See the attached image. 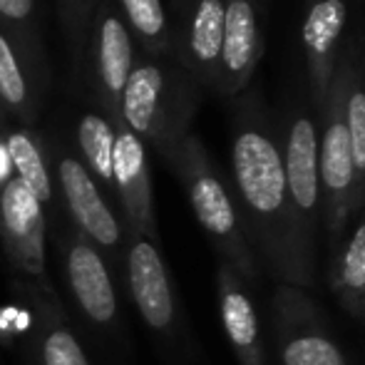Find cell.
<instances>
[{"label": "cell", "mask_w": 365, "mask_h": 365, "mask_svg": "<svg viewBox=\"0 0 365 365\" xmlns=\"http://www.w3.org/2000/svg\"><path fill=\"white\" fill-rule=\"evenodd\" d=\"M55 174H58L65 204H68L77 231L85 234L97 249L117 251L122 241V226L112 209L107 207L100 187L87 172L82 159L63 149L55 154Z\"/></svg>", "instance_id": "obj_12"}, {"label": "cell", "mask_w": 365, "mask_h": 365, "mask_svg": "<svg viewBox=\"0 0 365 365\" xmlns=\"http://www.w3.org/2000/svg\"><path fill=\"white\" fill-rule=\"evenodd\" d=\"M5 127H8L5 125V112H3V107H0V135L5 132Z\"/></svg>", "instance_id": "obj_27"}, {"label": "cell", "mask_w": 365, "mask_h": 365, "mask_svg": "<svg viewBox=\"0 0 365 365\" xmlns=\"http://www.w3.org/2000/svg\"><path fill=\"white\" fill-rule=\"evenodd\" d=\"M63 269L68 289L73 293L80 311L100 328H115L117 323V291L100 249L80 234L77 229L68 231L60 244Z\"/></svg>", "instance_id": "obj_8"}, {"label": "cell", "mask_w": 365, "mask_h": 365, "mask_svg": "<svg viewBox=\"0 0 365 365\" xmlns=\"http://www.w3.org/2000/svg\"><path fill=\"white\" fill-rule=\"evenodd\" d=\"M172 3H174V10L179 13V10H182V5H184V0H172Z\"/></svg>", "instance_id": "obj_28"}, {"label": "cell", "mask_w": 365, "mask_h": 365, "mask_svg": "<svg viewBox=\"0 0 365 365\" xmlns=\"http://www.w3.org/2000/svg\"><path fill=\"white\" fill-rule=\"evenodd\" d=\"M226 0H184L179 10V38L174 48L184 65V73L194 82L217 87L221 43H224Z\"/></svg>", "instance_id": "obj_11"}, {"label": "cell", "mask_w": 365, "mask_h": 365, "mask_svg": "<svg viewBox=\"0 0 365 365\" xmlns=\"http://www.w3.org/2000/svg\"><path fill=\"white\" fill-rule=\"evenodd\" d=\"M130 28L122 20V13L112 0H100L90 20V68L92 87L102 115L112 127L125 125L120 115L122 92L135 68V43Z\"/></svg>", "instance_id": "obj_5"}, {"label": "cell", "mask_w": 365, "mask_h": 365, "mask_svg": "<svg viewBox=\"0 0 365 365\" xmlns=\"http://www.w3.org/2000/svg\"><path fill=\"white\" fill-rule=\"evenodd\" d=\"M328 286L343 311L365 321V219L331 251Z\"/></svg>", "instance_id": "obj_19"}, {"label": "cell", "mask_w": 365, "mask_h": 365, "mask_svg": "<svg viewBox=\"0 0 365 365\" xmlns=\"http://www.w3.org/2000/svg\"><path fill=\"white\" fill-rule=\"evenodd\" d=\"M122 20L132 38L140 40L149 58H162L174 50V35L162 0H117Z\"/></svg>", "instance_id": "obj_22"}, {"label": "cell", "mask_w": 365, "mask_h": 365, "mask_svg": "<svg viewBox=\"0 0 365 365\" xmlns=\"http://www.w3.org/2000/svg\"><path fill=\"white\" fill-rule=\"evenodd\" d=\"M343 112H346L353 167H356V197H353V214H356L365 204V90L358 85L351 87V77H348Z\"/></svg>", "instance_id": "obj_24"}, {"label": "cell", "mask_w": 365, "mask_h": 365, "mask_svg": "<svg viewBox=\"0 0 365 365\" xmlns=\"http://www.w3.org/2000/svg\"><path fill=\"white\" fill-rule=\"evenodd\" d=\"M239 214L259 266L279 284L306 289L316 281V241L303 234L286 189L276 140L256 125H241L231 142Z\"/></svg>", "instance_id": "obj_1"}, {"label": "cell", "mask_w": 365, "mask_h": 365, "mask_svg": "<svg viewBox=\"0 0 365 365\" xmlns=\"http://www.w3.org/2000/svg\"><path fill=\"white\" fill-rule=\"evenodd\" d=\"M5 152L13 167V174L35 194L40 204L53 202V177H50L48 159H45L43 140L28 127H5Z\"/></svg>", "instance_id": "obj_20"}, {"label": "cell", "mask_w": 365, "mask_h": 365, "mask_svg": "<svg viewBox=\"0 0 365 365\" xmlns=\"http://www.w3.org/2000/svg\"><path fill=\"white\" fill-rule=\"evenodd\" d=\"M0 30L18 53L38 95H43L48 85V63H45L43 40H40L35 0H0Z\"/></svg>", "instance_id": "obj_18"}, {"label": "cell", "mask_w": 365, "mask_h": 365, "mask_svg": "<svg viewBox=\"0 0 365 365\" xmlns=\"http://www.w3.org/2000/svg\"><path fill=\"white\" fill-rule=\"evenodd\" d=\"M167 164L177 172L199 226L207 231L224 259L221 264L231 266L246 284H256L261 276L259 259L241 224L239 207L226 184L221 182L204 145L194 135H187L169 154Z\"/></svg>", "instance_id": "obj_2"}, {"label": "cell", "mask_w": 365, "mask_h": 365, "mask_svg": "<svg viewBox=\"0 0 365 365\" xmlns=\"http://www.w3.org/2000/svg\"><path fill=\"white\" fill-rule=\"evenodd\" d=\"M30 303V318L35 331V353L40 365H90L85 351L70 331L68 318L60 311L58 298L50 286H15Z\"/></svg>", "instance_id": "obj_17"}, {"label": "cell", "mask_w": 365, "mask_h": 365, "mask_svg": "<svg viewBox=\"0 0 365 365\" xmlns=\"http://www.w3.org/2000/svg\"><path fill=\"white\" fill-rule=\"evenodd\" d=\"M23 321H25V313L20 316V313L13 311V308H0V341H5L10 333L18 331Z\"/></svg>", "instance_id": "obj_26"}, {"label": "cell", "mask_w": 365, "mask_h": 365, "mask_svg": "<svg viewBox=\"0 0 365 365\" xmlns=\"http://www.w3.org/2000/svg\"><path fill=\"white\" fill-rule=\"evenodd\" d=\"M112 184L125 212V224L145 239L159 241L154 217L152 177H149L147 147L125 125L115 127V152H112Z\"/></svg>", "instance_id": "obj_10"}, {"label": "cell", "mask_w": 365, "mask_h": 365, "mask_svg": "<svg viewBox=\"0 0 365 365\" xmlns=\"http://www.w3.org/2000/svg\"><path fill=\"white\" fill-rule=\"evenodd\" d=\"M348 73L331 82L326 105V125L318 135V182H321V214L328 234L331 251L341 244L348 219L353 217V197H356V167L351 154L346 112Z\"/></svg>", "instance_id": "obj_4"}, {"label": "cell", "mask_w": 365, "mask_h": 365, "mask_svg": "<svg viewBox=\"0 0 365 365\" xmlns=\"http://www.w3.org/2000/svg\"><path fill=\"white\" fill-rule=\"evenodd\" d=\"M348 23L346 0H313L303 20V45H306L308 70H311L313 97L323 110L333 82V60L343 30Z\"/></svg>", "instance_id": "obj_16"}, {"label": "cell", "mask_w": 365, "mask_h": 365, "mask_svg": "<svg viewBox=\"0 0 365 365\" xmlns=\"http://www.w3.org/2000/svg\"><path fill=\"white\" fill-rule=\"evenodd\" d=\"M97 3L100 0H58L60 23H63V33L65 40H68L75 68H80V60L85 58L82 50H85L87 38H90V20Z\"/></svg>", "instance_id": "obj_25"}, {"label": "cell", "mask_w": 365, "mask_h": 365, "mask_svg": "<svg viewBox=\"0 0 365 365\" xmlns=\"http://www.w3.org/2000/svg\"><path fill=\"white\" fill-rule=\"evenodd\" d=\"M219 313L221 326L234 348L241 365H269L266 363L264 338H261L259 313L251 298L246 281L231 266L219 264L217 271Z\"/></svg>", "instance_id": "obj_15"}, {"label": "cell", "mask_w": 365, "mask_h": 365, "mask_svg": "<svg viewBox=\"0 0 365 365\" xmlns=\"http://www.w3.org/2000/svg\"><path fill=\"white\" fill-rule=\"evenodd\" d=\"M259 58L261 33L256 0H226L217 90L224 95H236L251 80Z\"/></svg>", "instance_id": "obj_14"}, {"label": "cell", "mask_w": 365, "mask_h": 365, "mask_svg": "<svg viewBox=\"0 0 365 365\" xmlns=\"http://www.w3.org/2000/svg\"><path fill=\"white\" fill-rule=\"evenodd\" d=\"M192 77L172 73L162 63L135 60V68L122 92L120 115L125 127L169 159L179 142L189 135L187 125L194 112Z\"/></svg>", "instance_id": "obj_3"}, {"label": "cell", "mask_w": 365, "mask_h": 365, "mask_svg": "<svg viewBox=\"0 0 365 365\" xmlns=\"http://www.w3.org/2000/svg\"><path fill=\"white\" fill-rule=\"evenodd\" d=\"M0 107L20 125H30L38 115L40 95L33 87L18 53L0 30Z\"/></svg>", "instance_id": "obj_21"}, {"label": "cell", "mask_w": 365, "mask_h": 365, "mask_svg": "<svg viewBox=\"0 0 365 365\" xmlns=\"http://www.w3.org/2000/svg\"><path fill=\"white\" fill-rule=\"evenodd\" d=\"M125 236L127 286L135 298L137 311L152 331L169 333L177 321V303L162 254L154 241L132 231L130 226L125 229Z\"/></svg>", "instance_id": "obj_9"}, {"label": "cell", "mask_w": 365, "mask_h": 365, "mask_svg": "<svg viewBox=\"0 0 365 365\" xmlns=\"http://www.w3.org/2000/svg\"><path fill=\"white\" fill-rule=\"evenodd\" d=\"M274 338L281 365H348L316 303L298 286L279 284L274 293Z\"/></svg>", "instance_id": "obj_6"}, {"label": "cell", "mask_w": 365, "mask_h": 365, "mask_svg": "<svg viewBox=\"0 0 365 365\" xmlns=\"http://www.w3.org/2000/svg\"><path fill=\"white\" fill-rule=\"evenodd\" d=\"M77 145L87 172L95 182L115 189L112 184V152H115V127L102 112H85L77 120Z\"/></svg>", "instance_id": "obj_23"}, {"label": "cell", "mask_w": 365, "mask_h": 365, "mask_svg": "<svg viewBox=\"0 0 365 365\" xmlns=\"http://www.w3.org/2000/svg\"><path fill=\"white\" fill-rule=\"evenodd\" d=\"M281 157H284L286 189L293 214L303 234L316 241V226L321 217V182H318V130L311 117H296L291 122Z\"/></svg>", "instance_id": "obj_13"}, {"label": "cell", "mask_w": 365, "mask_h": 365, "mask_svg": "<svg viewBox=\"0 0 365 365\" xmlns=\"http://www.w3.org/2000/svg\"><path fill=\"white\" fill-rule=\"evenodd\" d=\"M0 241L15 269L35 279H45L43 204L15 174L0 189Z\"/></svg>", "instance_id": "obj_7"}]
</instances>
